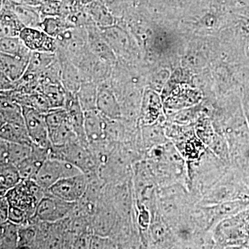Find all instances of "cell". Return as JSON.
I'll use <instances>...</instances> for the list:
<instances>
[{"instance_id": "6da1fadb", "label": "cell", "mask_w": 249, "mask_h": 249, "mask_svg": "<svg viewBox=\"0 0 249 249\" xmlns=\"http://www.w3.org/2000/svg\"><path fill=\"white\" fill-rule=\"evenodd\" d=\"M145 160L157 187L178 182L188 187L186 160L171 142L150 149Z\"/></svg>"}, {"instance_id": "7a4b0ae2", "label": "cell", "mask_w": 249, "mask_h": 249, "mask_svg": "<svg viewBox=\"0 0 249 249\" xmlns=\"http://www.w3.org/2000/svg\"><path fill=\"white\" fill-rule=\"evenodd\" d=\"M229 167L209 147L199 160L186 163L188 188L197 199L198 204L203 195L224 176Z\"/></svg>"}, {"instance_id": "3957f363", "label": "cell", "mask_w": 249, "mask_h": 249, "mask_svg": "<svg viewBox=\"0 0 249 249\" xmlns=\"http://www.w3.org/2000/svg\"><path fill=\"white\" fill-rule=\"evenodd\" d=\"M249 207L218 223L211 230L215 249L248 247Z\"/></svg>"}, {"instance_id": "277c9868", "label": "cell", "mask_w": 249, "mask_h": 249, "mask_svg": "<svg viewBox=\"0 0 249 249\" xmlns=\"http://www.w3.org/2000/svg\"><path fill=\"white\" fill-rule=\"evenodd\" d=\"M240 170L230 165L227 173L201 196L198 205L209 206L249 196Z\"/></svg>"}, {"instance_id": "5b68a950", "label": "cell", "mask_w": 249, "mask_h": 249, "mask_svg": "<svg viewBox=\"0 0 249 249\" xmlns=\"http://www.w3.org/2000/svg\"><path fill=\"white\" fill-rule=\"evenodd\" d=\"M49 158L69 162L79 168L85 175L98 173V166L90 151L89 145L77 139L60 146L51 147Z\"/></svg>"}, {"instance_id": "8992f818", "label": "cell", "mask_w": 249, "mask_h": 249, "mask_svg": "<svg viewBox=\"0 0 249 249\" xmlns=\"http://www.w3.org/2000/svg\"><path fill=\"white\" fill-rule=\"evenodd\" d=\"M46 192L47 190L34 180L22 179L19 184L8 191L5 196L9 201L10 207L21 210L31 219Z\"/></svg>"}, {"instance_id": "52a82bcc", "label": "cell", "mask_w": 249, "mask_h": 249, "mask_svg": "<svg viewBox=\"0 0 249 249\" xmlns=\"http://www.w3.org/2000/svg\"><path fill=\"white\" fill-rule=\"evenodd\" d=\"M76 202H68L46 192L36 207L35 214L31 217L30 224L36 222L53 223L71 215Z\"/></svg>"}, {"instance_id": "ba28073f", "label": "cell", "mask_w": 249, "mask_h": 249, "mask_svg": "<svg viewBox=\"0 0 249 249\" xmlns=\"http://www.w3.org/2000/svg\"><path fill=\"white\" fill-rule=\"evenodd\" d=\"M142 248L178 249L173 231L160 211L152 215L150 227L141 236Z\"/></svg>"}, {"instance_id": "9c48e42d", "label": "cell", "mask_w": 249, "mask_h": 249, "mask_svg": "<svg viewBox=\"0 0 249 249\" xmlns=\"http://www.w3.org/2000/svg\"><path fill=\"white\" fill-rule=\"evenodd\" d=\"M81 173H83L79 168L69 162L49 158L44 162L34 181L47 190L62 178H71Z\"/></svg>"}, {"instance_id": "30bf717a", "label": "cell", "mask_w": 249, "mask_h": 249, "mask_svg": "<svg viewBox=\"0 0 249 249\" xmlns=\"http://www.w3.org/2000/svg\"><path fill=\"white\" fill-rule=\"evenodd\" d=\"M165 114L193 107L203 101L202 93L187 85L174 86L161 96Z\"/></svg>"}, {"instance_id": "8fae6325", "label": "cell", "mask_w": 249, "mask_h": 249, "mask_svg": "<svg viewBox=\"0 0 249 249\" xmlns=\"http://www.w3.org/2000/svg\"><path fill=\"white\" fill-rule=\"evenodd\" d=\"M164 107L161 96L150 88L144 90L138 124L140 127L158 122H165Z\"/></svg>"}, {"instance_id": "7c38bea8", "label": "cell", "mask_w": 249, "mask_h": 249, "mask_svg": "<svg viewBox=\"0 0 249 249\" xmlns=\"http://www.w3.org/2000/svg\"><path fill=\"white\" fill-rule=\"evenodd\" d=\"M88 183V177L85 173H81L59 180L47 189V191L68 202H76L85 194Z\"/></svg>"}, {"instance_id": "4fadbf2b", "label": "cell", "mask_w": 249, "mask_h": 249, "mask_svg": "<svg viewBox=\"0 0 249 249\" xmlns=\"http://www.w3.org/2000/svg\"><path fill=\"white\" fill-rule=\"evenodd\" d=\"M22 108L26 126L32 142L40 146L52 147L45 113L28 106H22Z\"/></svg>"}, {"instance_id": "5bb4252c", "label": "cell", "mask_w": 249, "mask_h": 249, "mask_svg": "<svg viewBox=\"0 0 249 249\" xmlns=\"http://www.w3.org/2000/svg\"><path fill=\"white\" fill-rule=\"evenodd\" d=\"M19 37L31 52L55 53L56 40L38 28L24 27Z\"/></svg>"}, {"instance_id": "9a60e30c", "label": "cell", "mask_w": 249, "mask_h": 249, "mask_svg": "<svg viewBox=\"0 0 249 249\" xmlns=\"http://www.w3.org/2000/svg\"><path fill=\"white\" fill-rule=\"evenodd\" d=\"M97 109L103 116L111 120L122 119L120 103L109 80L98 85Z\"/></svg>"}, {"instance_id": "2e32d148", "label": "cell", "mask_w": 249, "mask_h": 249, "mask_svg": "<svg viewBox=\"0 0 249 249\" xmlns=\"http://www.w3.org/2000/svg\"><path fill=\"white\" fill-rule=\"evenodd\" d=\"M85 28L88 31V46L91 53L103 61L115 65L117 58L103 36L101 29L93 22Z\"/></svg>"}, {"instance_id": "e0dca14e", "label": "cell", "mask_w": 249, "mask_h": 249, "mask_svg": "<svg viewBox=\"0 0 249 249\" xmlns=\"http://www.w3.org/2000/svg\"><path fill=\"white\" fill-rule=\"evenodd\" d=\"M103 36L110 46L116 58H128L132 50V42L129 34L117 24L101 29Z\"/></svg>"}, {"instance_id": "ac0fdd59", "label": "cell", "mask_w": 249, "mask_h": 249, "mask_svg": "<svg viewBox=\"0 0 249 249\" xmlns=\"http://www.w3.org/2000/svg\"><path fill=\"white\" fill-rule=\"evenodd\" d=\"M55 53L60 63L62 85L67 92L76 93L84 81L79 68L61 51L57 49Z\"/></svg>"}, {"instance_id": "d6986e66", "label": "cell", "mask_w": 249, "mask_h": 249, "mask_svg": "<svg viewBox=\"0 0 249 249\" xmlns=\"http://www.w3.org/2000/svg\"><path fill=\"white\" fill-rule=\"evenodd\" d=\"M107 118L97 109L85 111V134L89 144L107 141Z\"/></svg>"}, {"instance_id": "ffe728a7", "label": "cell", "mask_w": 249, "mask_h": 249, "mask_svg": "<svg viewBox=\"0 0 249 249\" xmlns=\"http://www.w3.org/2000/svg\"><path fill=\"white\" fill-rule=\"evenodd\" d=\"M64 108L66 109L72 127L80 142L89 145L85 130V111L80 106L76 93L67 92Z\"/></svg>"}, {"instance_id": "44dd1931", "label": "cell", "mask_w": 249, "mask_h": 249, "mask_svg": "<svg viewBox=\"0 0 249 249\" xmlns=\"http://www.w3.org/2000/svg\"><path fill=\"white\" fill-rule=\"evenodd\" d=\"M31 56H15L1 53L0 67L1 73L11 81L18 83L24 76L29 66Z\"/></svg>"}, {"instance_id": "7402d4cb", "label": "cell", "mask_w": 249, "mask_h": 249, "mask_svg": "<svg viewBox=\"0 0 249 249\" xmlns=\"http://www.w3.org/2000/svg\"><path fill=\"white\" fill-rule=\"evenodd\" d=\"M33 144V143H32ZM32 144L18 143L1 139L0 163H10L17 165L27 159L32 151Z\"/></svg>"}, {"instance_id": "603a6c76", "label": "cell", "mask_w": 249, "mask_h": 249, "mask_svg": "<svg viewBox=\"0 0 249 249\" xmlns=\"http://www.w3.org/2000/svg\"><path fill=\"white\" fill-rule=\"evenodd\" d=\"M165 123L158 122L140 127L142 146L145 154L150 149L170 142L165 134Z\"/></svg>"}, {"instance_id": "cb8c5ba5", "label": "cell", "mask_w": 249, "mask_h": 249, "mask_svg": "<svg viewBox=\"0 0 249 249\" xmlns=\"http://www.w3.org/2000/svg\"><path fill=\"white\" fill-rule=\"evenodd\" d=\"M1 125L6 123L25 124L23 108L19 103L5 91H1Z\"/></svg>"}, {"instance_id": "d4e9b609", "label": "cell", "mask_w": 249, "mask_h": 249, "mask_svg": "<svg viewBox=\"0 0 249 249\" xmlns=\"http://www.w3.org/2000/svg\"><path fill=\"white\" fill-rule=\"evenodd\" d=\"M1 37H18L24 26L10 6V0L4 1L1 10Z\"/></svg>"}, {"instance_id": "484cf974", "label": "cell", "mask_w": 249, "mask_h": 249, "mask_svg": "<svg viewBox=\"0 0 249 249\" xmlns=\"http://www.w3.org/2000/svg\"><path fill=\"white\" fill-rule=\"evenodd\" d=\"M86 11L93 22L100 29L116 24V19L114 14L104 3L99 0H90L87 5Z\"/></svg>"}, {"instance_id": "4316f807", "label": "cell", "mask_w": 249, "mask_h": 249, "mask_svg": "<svg viewBox=\"0 0 249 249\" xmlns=\"http://www.w3.org/2000/svg\"><path fill=\"white\" fill-rule=\"evenodd\" d=\"M36 91L42 93L45 96L51 109L64 108L67 91L61 82H52L39 85Z\"/></svg>"}, {"instance_id": "83f0119b", "label": "cell", "mask_w": 249, "mask_h": 249, "mask_svg": "<svg viewBox=\"0 0 249 249\" xmlns=\"http://www.w3.org/2000/svg\"><path fill=\"white\" fill-rule=\"evenodd\" d=\"M10 6L24 27L40 29L42 18L37 6L16 4L11 0H10Z\"/></svg>"}, {"instance_id": "f1b7e54d", "label": "cell", "mask_w": 249, "mask_h": 249, "mask_svg": "<svg viewBox=\"0 0 249 249\" xmlns=\"http://www.w3.org/2000/svg\"><path fill=\"white\" fill-rule=\"evenodd\" d=\"M175 145L186 160V163L199 160L208 150V147L196 134Z\"/></svg>"}, {"instance_id": "f546056e", "label": "cell", "mask_w": 249, "mask_h": 249, "mask_svg": "<svg viewBox=\"0 0 249 249\" xmlns=\"http://www.w3.org/2000/svg\"><path fill=\"white\" fill-rule=\"evenodd\" d=\"M0 138L18 143L32 144L25 124L6 123L0 126Z\"/></svg>"}, {"instance_id": "4dcf8cb0", "label": "cell", "mask_w": 249, "mask_h": 249, "mask_svg": "<svg viewBox=\"0 0 249 249\" xmlns=\"http://www.w3.org/2000/svg\"><path fill=\"white\" fill-rule=\"evenodd\" d=\"M98 91V85L94 82H83L76 94L83 111L97 109Z\"/></svg>"}, {"instance_id": "1f68e13d", "label": "cell", "mask_w": 249, "mask_h": 249, "mask_svg": "<svg viewBox=\"0 0 249 249\" xmlns=\"http://www.w3.org/2000/svg\"><path fill=\"white\" fill-rule=\"evenodd\" d=\"M0 168V191L1 196H4L8 191L22 181V178L18 167L12 163H1Z\"/></svg>"}, {"instance_id": "d6a6232c", "label": "cell", "mask_w": 249, "mask_h": 249, "mask_svg": "<svg viewBox=\"0 0 249 249\" xmlns=\"http://www.w3.org/2000/svg\"><path fill=\"white\" fill-rule=\"evenodd\" d=\"M19 225L8 220L1 224L0 229V248L18 249Z\"/></svg>"}, {"instance_id": "836d02e7", "label": "cell", "mask_w": 249, "mask_h": 249, "mask_svg": "<svg viewBox=\"0 0 249 249\" xmlns=\"http://www.w3.org/2000/svg\"><path fill=\"white\" fill-rule=\"evenodd\" d=\"M1 53L15 56H31V53L24 42L18 37H2L0 39Z\"/></svg>"}, {"instance_id": "e575fe53", "label": "cell", "mask_w": 249, "mask_h": 249, "mask_svg": "<svg viewBox=\"0 0 249 249\" xmlns=\"http://www.w3.org/2000/svg\"><path fill=\"white\" fill-rule=\"evenodd\" d=\"M73 27L65 18L60 16L43 18L40 24V29L54 38L61 35L67 29Z\"/></svg>"}, {"instance_id": "d590c367", "label": "cell", "mask_w": 249, "mask_h": 249, "mask_svg": "<svg viewBox=\"0 0 249 249\" xmlns=\"http://www.w3.org/2000/svg\"><path fill=\"white\" fill-rule=\"evenodd\" d=\"M37 229L35 224L19 225L18 249H36Z\"/></svg>"}, {"instance_id": "8d00e7d4", "label": "cell", "mask_w": 249, "mask_h": 249, "mask_svg": "<svg viewBox=\"0 0 249 249\" xmlns=\"http://www.w3.org/2000/svg\"><path fill=\"white\" fill-rule=\"evenodd\" d=\"M61 7L62 1L60 0H43L37 6L42 19L47 17L60 16Z\"/></svg>"}, {"instance_id": "74e56055", "label": "cell", "mask_w": 249, "mask_h": 249, "mask_svg": "<svg viewBox=\"0 0 249 249\" xmlns=\"http://www.w3.org/2000/svg\"><path fill=\"white\" fill-rule=\"evenodd\" d=\"M90 249H118L116 242L109 236L93 234L91 237Z\"/></svg>"}, {"instance_id": "f35d334b", "label": "cell", "mask_w": 249, "mask_h": 249, "mask_svg": "<svg viewBox=\"0 0 249 249\" xmlns=\"http://www.w3.org/2000/svg\"><path fill=\"white\" fill-rule=\"evenodd\" d=\"M9 203L6 196H1L0 199V224L9 220Z\"/></svg>"}, {"instance_id": "ab89813d", "label": "cell", "mask_w": 249, "mask_h": 249, "mask_svg": "<svg viewBox=\"0 0 249 249\" xmlns=\"http://www.w3.org/2000/svg\"><path fill=\"white\" fill-rule=\"evenodd\" d=\"M242 106L246 119L249 126V89H246L242 99Z\"/></svg>"}, {"instance_id": "60d3db41", "label": "cell", "mask_w": 249, "mask_h": 249, "mask_svg": "<svg viewBox=\"0 0 249 249\" xmlns=\"http://www.w3.org/2000/svg\"><path fill=\"white\" fill-rule=\"evenodd\" d=\"M16 4H27L30 6H38L43 0H11Z\"/></svg>"}, {"instance_id": "b9f144b4", "label": "cell", "mask_w": 249, "mask_h": 249, "mask_svg": "<svg viewBox=\"0 0 249 249\" xmlns=\"http://www.w3.org/2000/svg\"><path fill=\"white\" fill-rule=\"evenodd\" d=\"M60 1H62V0H60Z\"/></svg>"}]
</instances>
